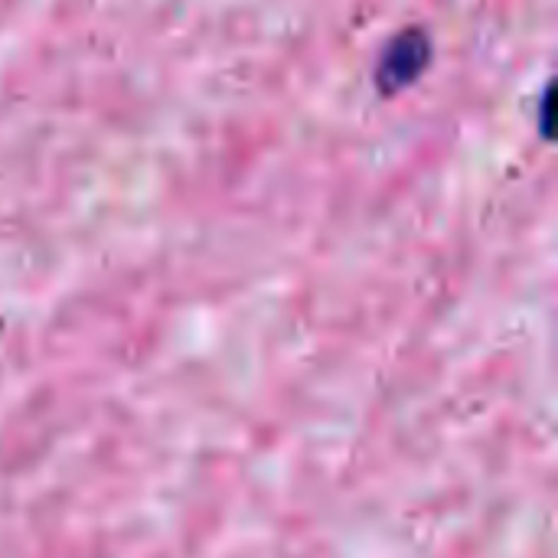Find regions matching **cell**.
<instances>
[{
    "label": "cell",
    "instance_id": "1",
    "mask_svg": "<svg viewBox=\"0 0 558 558\" xmlns=\"http://www.w3.org/2000/svg\"><path fill=\"white\" fill-rule=\"evenodd\" d=\"M432 62V39L422 26H409L389 39L383 59L376 65V85L383 95H396L409 88Z\"/></svg>",
    "mask_w": 558,
    "mask_h": 558
}]
</instances>
